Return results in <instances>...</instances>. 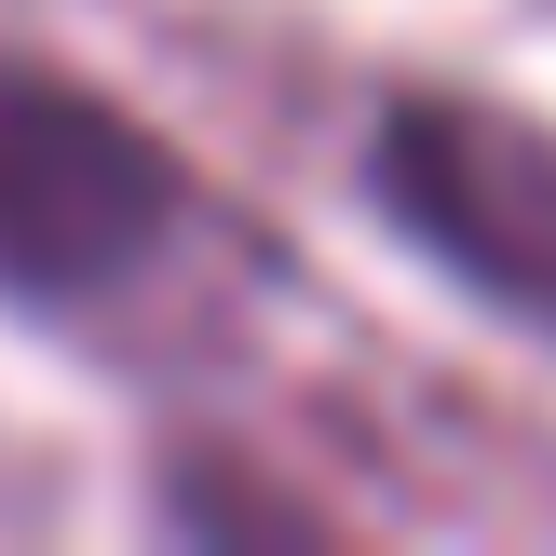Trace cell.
Returning <instances> with one entry per match:
<instances>
[{"label":"cell","instance_id":"2","mask_svg":"<svg viewBox=\"0 0 556 556\" xmlns=\"http://www.w3.org/2000/svg\"><path fill=\"white\" fill-rule=\"evenodd\" d=\"M367 190L394 244H421L462 299L556 340V123H516L489 96H394L367 136Z\"/></svg>","mask_w":556,"mask_h":556},{"label":"cell","instance_id":"1","mask_svg":"<svg viewBox=\"0 0 556 556\" xmlns=\"http://www.w3.org/2000/svg\"><path fill=\"white\" fill-rule=\"evenodd\" d=\"M217 244V204L123 96L0 41V313L136 326Z\"/></svg>","mask_w":556,"mask_h":556}]
</instances>
